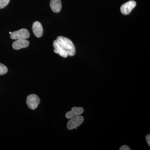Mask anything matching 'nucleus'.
<instances>
[{
	"mask_svg": "<svg viewBox=\"0 0 150 150\" xmlns=\"http://www.w3.org/2000/svg\"><path fill=\"white\" fill-rule=\"evenodd\" d=\"M56 40L65 51H67L68 56H72L75 55L76 54V48L71 40L67 38L62 36L57 37Z\"/></svg>",
	"mask_w": 150,
	"mask_h": 150,
	"instance_id": "1",
	"label": "nucleus"
},
{
	"mask_svg": "<svg viewBox=\"0 0 150 150\" xmlns=\"http://www.w3.org/2000/svg\"><path fill=\"white\" fill-rule=\"evenodd\" d=\"M40 103V98L36 95H30L27 97L26 103L28 108L31 110L36 109Z\"/></svg>",
	"mask_w": 150,
	"mask_h": 150,
	"instance_id": "2",
	"label": "nucleus"
},
{
	"mask_svg": "<svg viewBox=\"0 0 150 150\" xmlns=\"http://www.w3.org/2000/svg\"><path fill=\"white\" fill-rule=\"evenodd\" d=\"M83 117L80 115L71 118L67 123V128L69 130L76 129L78 127L80 126L81 124L83 123Z\"/></svg>",
	"mask_w": 150,
	"mask_h": 150,
	"instance_id": "3",
	"label": "nucleus"
},
{
	"mask_svg": "<svg viewBox=\"0 0 150 150\" xmlns=\"http://www.w3.org/2000/svg\"><path fill=\"white\" fill-rule=\"evenodd\" d=\"M30 37V33L28 30L25 28L19 30L17 31L12 32L11 38L13 40L19 39H27Z\"/></svg>",
	"mask_w": 150,
	"mask_h": 150,
	"instance_id": "4",
	"label": "nucleus"
},
{
	"mask_svg": "<svg viewBox=\"0 0 150 150\" xmlns=\"http://www.w3.org/2000/svg\"><path fill=\"white\" fill-rule=\"evenodd\" d=\"M137 3L134 1H130L122 5L121 7V12L123 15H129L136 7Z\"/></svg>",
	"mask_w": 150,
	"mask_h": 150,
	"instance_id": "5",
	"label": "nucleus"
},
{
	"mask_svg": "<svg viewBox=\"0 0 150 150\" xmlns=\"http://www.w3.org/2000/svg\"><path fill=\"white\" fill-rule=\"evenodd\" d=\"M29 45V42L25 39H17L13 42L12 47L15 50H19L21 48H25Z\"/></svg>",
	"mask_w": 150,
	"mask_h": 150,
	"instance_id": "6",
	"label": "nucleus"
},
{
	"mask_svg": "<svg viewBox=\"0 0 150 150\" xmlns=\"http://www.w3.org/2000/svg\"><path fill=\"white\" fill-rule=\"evenodd\" d=\"M84 109L81 107H73L71 111H69L66 113V117L68 119L76 117L81 115L83 113Z\"/></svg>",
	"mask_w": 150,
	"mask_h": 150,
	"instance_id": "7",
	"label": "nucleus"
},
{
	"mask_svg": "<svg viewBox=\"0 0 150 150\" xmlns=\"http://www.w3.org/2000/svg\"><path fill=\"white\" fill-rule=\"evenodd\" d=\"M53 46L55 49L54 52L56 54H59V55L64 58H67L68 54L67 51H65L64 48L61 46V45L57 41V40H54L53 42Z\"/></svg>",
	"mask_w": 150,
	"mask_h": 150,
	"instance_id": "8",
	"label": "nucleus"
},
{
	"mask_svg": "<svg viewBox=\"0 0 150 150\" xmlns=\"http://www.w3.org/2000/svg\"><path fill=\"white\" fill-rule=\"evenodd\" d=\"M32 30L34 35L38 38L41 37L43 34V28L39 22L35 21L33 24Z\"/></svg>",
	"mask_w": 150,
	"mask_h": 150,
	"instance_id": "9",
	"label": "nucleus"
},
{
	"mask_svg": "<svg viewBox=\"0 0 150 150\" xmlns=\"http://www.w3.org/2000/svg\"><path fill=\"white\" fill-rule=\"evenodd\" d=\"M51 9L54 13H59L62 8L61 0H51L50 4Z\"/></svg>",
	"mask_w": 150,
	"mask_h": 150,
	"instance_id": "10",
	"label": "nucleus"
},
{
	"mask_svg": "<svg viewBox=\"0 0 150 150\" xmlns=\"http://www.w3.org/2000/svg\"><path fill=\"white\" fill-rule=\"evenodd\" d=\"M8 72V68L4 65L0 63V75L5 74Z\"/></svg>",
	"mask_w": 150,
	"mask_h": 150,
	"instance_id": "11",
	"label": "nucleus"
},
{
	"mask_svg": "<svg viewBox=\"0 0 150 150\" xmlns=\"http://www.w3.org/2000/svg\"><path fill=\"white\" fill-rule=\"evenodd\" d=\"M10 0H0V9L4 8L8 4Z\"/></svg>",
	"mask_w": 150,
	"mask_h": 150,
	"instance_id": "12",
	"label": "nucleus"
},
{
	"mask_svg": "<svg viewBox=\"0 0 150 150\" xmlns=\"http://www.w3.org/2000/svg\"><path fill=\"white\" fill-rule=\"evenodd\" d=\"M120 150H131V149H130V147L129 146H127V145H123L122 146L120 149H119Z\"/></svg>",
	"mask_w": 150,
	"mask_h": 150,
	"instance_id": "13",
	"label": "nucleus"
},
{
	"mask_svg": "<svg viewBox=\"0 0 150 150\" xmlns=\"http://www.w3.org/2000/svg\"><path fill=\"white\" fill-rule=\"evenodd\" d=\"M146 141L147 142V144L149 145V146H150V135L148 134L146 137Z\"/></svg>",
	"mask_w": 150,
	"mask_h": 150,
	"instance_id": "14",
	"label": "nucleus"
},
{
	"mask_svg": "<svg viewBox=\"0 0 150 150\" xmlns=\"http://www.w3.org/2000/svg\"><path fill=\"white\" fill-rule=\"evenodd\" d=\"M11 33H12V32H9V33H10V34H11Z\"/></svg>",
	"mask_w": 150,
	"mask_h": 150,
	"instance_id": "15",
	"label": "nucleus"
}]
</instances>
